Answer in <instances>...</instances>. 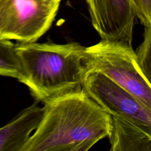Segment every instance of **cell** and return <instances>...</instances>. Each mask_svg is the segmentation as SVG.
I'll return each mask as SVG.
<instances>
[{
    "label": "cell",
    "mask_w": 151,
    "mask_h": 151,
    "mask_svg": "<svg viewBox=\"0 0 151 151\" xmlns=\"http://www.w3.org/2000/svg\"><path fill=\"white\" fill-rule=\"evenodd\" d=\"M59 4L55 0H2L0 39L36 42L51 27Z\"/></svg>",
    "instance_id": "obj_4"
},
{
    "label": "cell",
    "mask_w": 151,
    "mask_h": 151,
    "mask_svg": "<svg viewBox=\"0 0 151 151\" xmlns=\"http://www.w3.org/2000/svg\"><path fill=\"white\" fill-rule=\"evenodd\" d=\"M81 87L110 116L122 118L151 132V109L102 73L85 70Z\"/></svg>",
    "instance_id": "obj_5"
},
{
    "label": "cell",
    "mask_w": 151,
    "mask_h": 151,
    "mask_svg": "<svg viewBox=\"0 0 151 151\" xmlns=\"http://www.w3.org/2000/svg\"><path fill=\"white\" fill-rule=\"evenodd\" d=\"M93 27L101 40L132 45L136 17L132 0H87Z\"/></svg>",
    "instance_id": "obj_6"
},
{
    "label": "cell",
    "mask_w": 151,
    "mask_h": 151,
    "mask_svg": "<svg viewBox=\"0 0 151 151\" xmlns=\"http://www.w3.org/2000/svg\"><path fill=\"white\" fill-rule=\"evenodd\" d=\"M85 70L99 71L151 109V83L140 67L132 45L101 40L85 48Z\"/></svg>",
    "instance_id": "obj_3"
},
{
    "label": "cell",
    "mask_w": 151,
    "mask_h": 151,
    "mask_svg": "<svg viewBox=\"0 0 151 151\" xmlns=\"http://www.w3.org/2000/svg\"><path fill=\"white\" fill-rule=\"evenodd\" d=\"M85 48L77 42L15 44L20 65L17 79L38 101L80 87Z\"/></svg>",
    "instance_id": "obj_2"
},
{
    "label": "cell",
    "mask_w": 151,
    "mask_h": 151,
    "mask_svg": "<svg viewBox=\"0 0 151 151\" xmlns=\"http://www.w3.org/2000/svg\"><path fill=\"white\" fill-rule=\"evenodd\" d=\"M151 27L145 28L144 40L135 52L137 63L142 71L151 79Z\"/></svg>",
    "instance_id": "obj_10"
},
{
    "label": "cell",
    "mask_w": 151,
    "mask_h": 151,
    "mask_svg": "<svg viewBox=\"0 0 151 151\" xmlns=\"http://www.w3.org/2000/svg\"><path fill=\"white\" fill-rule=\"evenodd\" d=\"M136 17L146 27H151V0H132Z\"/></svg>",
    "instance_id": "obj_11"
},
{
    "label": "cell",
    "mask_w": 151,
    "mask_h": 151,
    "mask_svg": "<svg viewBox=\"0 0 151 151\" xmlns=\"http://www.w3.org/2000/svg\"><path fill=\"white\" fill-rule=\"evenodd\" d=\"M55 1H58V2H60V1H61V0H55Z\"/></svg>",
    "instance_id": "obj_12"
},
{
    "label": "cell",
    "mask_w": 151,
    "mask_h": 151,
    "mask_svg": "<svg viewBox=\"0 0 151 151\" xmlns=\"http://www.w3.org/2000/svg\"><path fill=\"white\" fill-rule=\"evenodd\" d=\"M20 72L15 44L11 40L0 39V76L18 78Z\"/></svg>",
    "instance_id": "obj_9"
},
{
    "label": "cell",
    "mask_w": 151,
    "mask_h": 151,
    "mask_svg": "<svg viewBox=\"0 0 151 151\" xmlns=\"http://www.w3.org/2000/svg\"><path fill=\"white\" fill-rule=\"evenodd\" d=\"M111 151H151V132L122 118L110 116Z\"/></svg>",
    "instance_id": "obj_8"
},
{
    "label": "cell",
    "mask_w": 151,
    "mask_h": 151,
    "mask_svg": "<svg viewBox=\"0 0 151 151\" xmlns=\"http://www.w3.org/2000/svg\"><path fill=\"white\" fill-rule=\"evenodd\" d=\"M38 101L0 128V151H20L41 120L42 107Z\"/></svg>",
    "instance_id": "obj_7"
},
{
    "label": "cell",
    "mask_w": 151,
    "mask_h": 151,
    "mask_svg": "<svg viewBox=\"0 0 151 151\" xmlns=\"http://www.w3.org/2000/svg\"><path fill=\"white\" fill-rule=\"evenodd\" d=\"M43 103L39 124L20 151H86L107 136L110 115L82 87Z\"/></svg>",
    "instance_id": "obj_1"
},
{
    "label": "cell",
    "mask_w": 151,
    "mask_h": 151,
    "mask_svg": "<svg viewBox=\"0 0 151 151\" xmlns=\"http://www.w3.org/2000/svg\"><path fill=\"white\" fill-rule=\"evenodd\" d=\"M2 1V0H0V4H1V3Z\"/></svg>",
    "instance_id": "obj_13"
}]
</instances>
